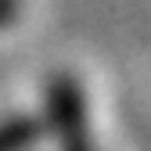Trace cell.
Instances as JSON below:
<instances>
[{"instance_id": "6da1fadb", "label": "cell", "mask_w": 151, "mask_h": 151, "mask_svg": "<svg viewBox=\"0 0 151 151\" xmlns=\"http://www.w3.org/2000/svg\"><path fill=\"white\" fill-rule=\"evenodd\" d=\"M47 119L58 137L61 151H93L90 147V126H86V104L76 79L58 76L47 86Z\"/></svg>"}, {"instance_id": "7a4b0ae2", "label": "cell", "mask_w": 151, "mask_h": 151, "mask_svg": "<svg viewBox=\"0 0 151 151\" xmlns=\"http://www.w3.org/2000/svg\"><path fill=\"white\" fill-rule=\"evenodd\" d=\"M40 122L29 115H11L0 119V151H29L36 140H40Z\"/></svg>"}, {"instance_id": "3957f363", "label": "cell", "mask_w": 151, "mask_h": 151, "mask_svg": "<svg viewBox=\"0 0 151 151\" xmlns=\"http://www.w3.org/2000/svg\"><path fill=\"white\" fill-rule=\"evenodd\" d=\"M18 14V0H0V25H7Z\"/></svg>"}]
</instances>
